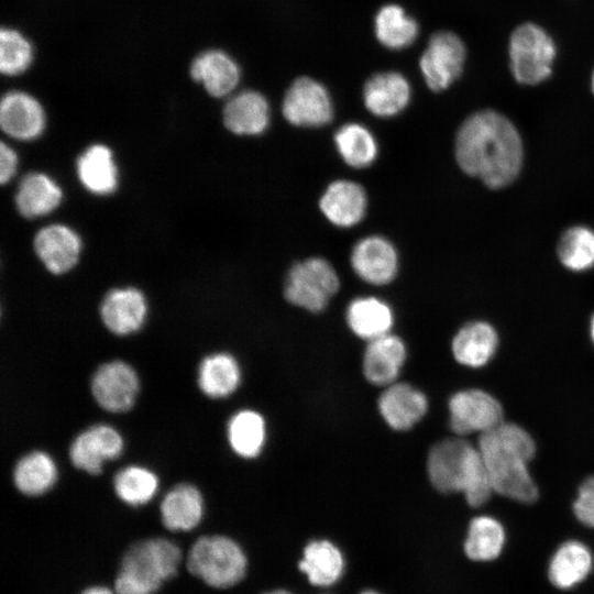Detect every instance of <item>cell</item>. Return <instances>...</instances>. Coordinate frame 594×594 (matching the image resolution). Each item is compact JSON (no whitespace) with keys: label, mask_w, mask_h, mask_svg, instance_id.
I'll list each match as a JSON object with an SVG mask.
<instances>
[{"label":"cell","mask_w":594,"mask_h":594,"mask_svg":"<svg viewBox=\"0 0 594 594\" xmlns=\"http://www.w3.org/2000/svg\"><path fill=\"white\" fill-rule=\"evenodd\" d=\"M455 158L461 169L497 189L510 184L522 163V144L514 124L503 114L482 110L460 127Z\"/></svg>","instance_id":"obj_1"},{"label":"cell","mask_w":594,"mask_h":594,"mask_svg":"<svg viewBox=\"0 0 594 594\" xmlns=\"http://www.w3.org/2000/svg\"><path fill=\"white\" fill-rule=\"evenodd\" d=\"M477 448L494 493L525 504L538 498L537 485L528 470L536 446L524 428L503 421L480 435Z\"/></svg>","instance_id":"obj_2"},{"label":"cell","mask_w":594,"mask_h":594,"mask_svg":"<svg viewBox=\"0 0 594 594\" xmlns=\"http://www.w3.org/2000/svg\"><path fill=\"white\" fill-rule=\"evenodd\" d=\"M427 474L441 493H462L471 507L484 505L493 491L479 448L463 438L435 443L427 457Z\"/></svg>","instance_id":"obj_3"},{"label":"cell","mask_w":594,"mask_h":594,"mask_svg":"<svg viewBox=\"0 0 594 594\" xmlns=\"http://www.w3.org/2000/svg\"><path fill=\"white\" fill-rule=\"evenodd\" d=\"M183 552L163 537L138 540L123 552L113 580L116 594H157L179 572Z\"/></svg>","instance_id":"obj_4"},{"label":"cell","mask_w":594,"mask_h":594,"mask_svg":"<svg viewBox=\"0 0 594 594\" xmlns=\"http://www.w3.org/2000/svg\"><path fill=\"white\" fill-rule=\"evenodd\" d=\"M186 570L206 586L226 590L240 583L248 570V559L241 546L224 535L197 538L186 556Z\"/></svg>","instance_id":"obj_5"},{"label":"cell","mask_w":594,"mask_h":594,"mask_svg":"<svg viewBox=\"0 0 594 594\" xmlns=\"http://www.w3.org/2000/svg\"><path fill=\"white\" fill-rule=\"evenodd\" d=\"M340 279L334 267L324 258L312 256L289 268L284 284L286 300L307 311H322L337 294Z\"/></svg>","instance_id":"obj_6"},{"label":"cell","mask_w":594,"mask_h":594,"mask_svg":"<svg viewBox=\"0 0 594 594\" xmlns=\"http://www.w3.org/2000/svg\"><path fill=\"white\" fill-rule=\"evenodd\" d=\"M508 53L513 76L519 84L537 85L552 73L554 42L535 23H524L514 30Z\"/></svg>","instance_id":"obj_7"},{"label":"cell","mask_w":594,"mask_h":594,"mask_svg":"<svg viewBox=\"0 0 594 594\" xmlns=\"http://www.w3.org/2000/svg\"><path fill=\"white\" fill-rule=\"evenodd\" d=\"M465 55V46L457 34H433L419 61L427 86L437 92L449 88L462 73Z\"/></svg>","instance_id":"obj_8"},{"label":"cell","mask_w":594,"mask_h":594,"mask_svg":"<svg viewBox=\"0 0 594 594\" xmlns=\"http://www.w3.org/2000/svg\"><path fill=\"white\" fill-rule=\"evenodd\" d=\"M283 114L293 125L319 128L332 120L333 105L323 85L312 78L300 77L284 96Z\"/></svg>","instance_id":"obj_9"},{"label":"cell","mask_w":594,"mask_h":594,"mask_svg":"<svg viewBox=\"0 0 594 594\" xmlns=\"http://www.w3.org/2000/svg\"><path fill=\"white\" fill-rule=\"evenodd\" d=\"M91 394L96 403L109 413H125L132 408L140 389L135 370L124 361L101 364L91 377Z\"/></svg>","instance_id":"obj_10"},{"label":"cell","mask_w":594,"mask_h":594,"mask_svg":"<svg viewBox=\"0 0 594 594\" xmlns=\"http://www.w3.org/2000/svg\"><path fill=\"white\" fill-rule=\"evenodd\" d=\"M450 427L458 436L484 433L503 422L499 402L482 389H464L449 400Z\"/></svg>","instance_id":"obj_11"},{"label":"cell","mask_w":594,"mask_h":594,"mask_svg":"<svg viewBox=\"0 0 594 594\" xmlns=\"http://www.w3.org/2000/svg\"><path fill=\"white\" fill-rule=\"evenodd\" d=\"M123 438L112 426L94 425L78 433L69 447L73 465L89 474H99L106 461L114 460L123 451Z\"/></svg>","instance_id":"obj_12"},{"label":"cell","mask_w":594,"mask_h":594,"mask_svg":"<svg viewBox=\"0 0 594 594\" xmlns=\"http://www.w3.org/2000/svg\"><path fill=\"white\" fill-rule=\"evenodd\" d=\"M350 260L355 274L371 285H387L398 272L397 251L389 240L381 235L359 240Z\"/></svg>","instance_id":"obj_13"},{"label":"cell","mask_w":594,"mask_h":594,"mask_svg":"<svg viewBox=\"0 0 594 594\" xmlns=\"http://www.w3.org/2000/svg\"><path fill=\"white\" fill-rule=\"evenodd\" d=\"M377 408L389 428L406 431L427 414L428 399L419 388L397 381L384 387L377 400Z\"/></svg>","instance_id":"obj_14"},{"label":"cell","mask_w":594,"mask_h":594,"mask_svg":"<svg viewBox=\"0 0 594 594\" xmlns=\"http://www.w3.org/2000/svg\"><path fill=\"white\" fill-rule=\"evenodd\" d=\"M46 117L42 105L28 92H7L0 102V125L12 139L31 141L44 131Z\"/></svg>","instance_id":"obj_15"},{"label":"cell","mask_w":594,"mask_h":594,"mask_svg":"<svg viewBox=\"0 0 594 594\" xmlns=\"http://www.w3.org/2000/svg\"><path fill=\"white\" fill-rule=\"evenodd\" d=\"M405 342L396 334L387 333L367 342L362 371L365 380L378 387H386L399 377L406 362Z\"/></svg>","instance_id":"obj_16"},{"label":"cell","mask_w":594,"mask_h":594,"mask_svg":"<svg viewBox=\"0 0 594 594\" xmlns=\"http://www.w3.org/2000/svg\"><path fill=\"white\" fill-rule=\"evenodd\" d=\"M146 315V298L134 287L110 290L100 305V318L105 327L118 336L139 331L145 322Z\"/></svg>","instance_id":"obj_17"},{"label":"cell","mask_w":594,"mask_h":594,"mask_svg":"<svg viewBox=\"0 0 594 594\" xmlns=\"http://www.w3.org/2000/svg\"><path fill=\"white\" fill-rule=\"evenodd\" d=\"M33 245L40 261L53 274L69 272L77 264L81 252L79 235L64 224L42 228Z\"/></svg>","instance_id":"obj_18"},{"label":"cell","mask_w":594,"mask_h":594,"mask_svg":"<svg viewBox=\"0 0 594 594\" xmlns=\"http://www.w3.org/2000/svg\"><path fill=\"white\" fill-rule=\"evenodd\" d=\"M319 208L332 224L351 228L360 223L366 213V193L355 182L338 179L328 185L320 197Z\"/></svg>","instance_id":"obj_19"},{"label":"cell","mask_w":594,"mask_h":594,"mask_svg":"<svg viewBox=\"0 0 594 594\" xmlns=\"http://www.w3.org/2000/svg\"><path fill=\"white\" fill-rule=\"evenodd\" d=\"M189 74L212 97L230 95L238 86L241 70L235 61L220 50H208L191 62Z\"/></svg>","instance_id":"obj_20"},{"label":"cell","mask_w":594,"mask_h":594,"mask_svg":"<svg viewBox=\"0 0 594 594\" xmlns=\"http://www.w3.org/2000/svg\"><path fill=\"white\" fill-rule=\"evenodd\" d=\"M222 117L230 132L237 135H260L270 125V105L267 99L257 91H241L228 100Z\"/></svg>","instance_id":"obj_21"},{"label":"cell","mask_w":594,"mask_h":594,"mask_svg":"<svg viewBox=\"0 0 594 594\" xmlns=\"http://www.w3.org/2000/svg\"><path fill=\"white\" fill-rule=\"evenodd\" d=\"M410 96L408 80L395 72L374 75L363 89L366 109L380 118H389L402 112L409 103Z\"/></svg>","instance_id":"obj_22"},{"label":"cell","mask_w":594,"mask_h":594,"mask_svg":"<svg viewBox=\"0 0 594 594\" xmlns=\"http://www.w3.org/2000/svg\"><path fill=\"white\" fill-rule=\"evenodd\" d=\"M160 513L162 524L166 529L174 532L190 531L204 518V497L195 485L178 484L163 497Z\"/></svg>","instance_id":"obj_23"},{"label":"cell","mask_w":594,"mask_h":594,"mask_svg":"<svg viewBox=\"0 0 594 594\" xmlns=\"http://www.w3.org/2000/svg\"><path fill=\"white\" fill-rule=\"evenodd\" d=\"M345 320L356 337L369 342L391 332L394 314L386 301L363 296L351 300L346 307Z\"/></svg>","instance_id":"obj_24"},{"label":"cell","mask_w":594,"mask_h":594,"mask_svg":"<svg viewBox=\"0 0 594 594\" xmlns=\"http://www.w3.org/2000/svg\"><path fill=\"white\" fill-rule=\"evenodd\" d=\"M498 344L495 329L484 321L463 326L451 344L455 361L469 367H482L494 355Z\"/></svg>","instance_id":"obj_25"},{"label":"cell","mask_w":594,"mask_h":594,"mask_svg":"<svg viewBox=\"0 0 594 594\" xmlns=\"http://www.w3.org/2000/svg\"><path fill=\"white\" fill-rule=\"evenodd\" d=\"M592 568L593 556L587 546L569 540L553 553L548 566V578L557 588L568 590L586 579Z\"/></svg>","instance_id":"obj_26"},{"label":"cell","mask_w":594,"mask_h":594,"mask_svg":"<svg viewBox=\"0 0 594 594\" xmlns=\"http://www.w3.org/2000/svg\"><path fill=\"white\" fill-rule=\"evenodd\" d=\"M344 564L341 550L331 541L320 539L306 544L298 568L312 585L330 586L341 579Z\"/></svg>","instance_id":"obj_27"},{"label":"cell","mask_w":594,"mask_h":594,"mask_svg":"<svg viewBox=\"0 0 594 594\" xmlns=\"http://www.w3.org/2000/svg\"><path fill=\"white\" fill-rule=\"evenodd\" d=\"M77 175L82 186L95 195H109L118 186V168L111 150L94 144L77 160Z\"/></svg>","instance_id":"obj_28"},{"label":"cell","mask_w":594,"mask_h":594,"mask_svg":"<svg viewBox=\"0 0 594 594\" xmlns=\"http://www.w3.org/2000/svg\"><path fill=\"white\" fill-rule=\"evenodd\" d=\"M241 382V367L237 359L227 352L204 358L198 367L199 389L210 398H224L233 394Z\"/></svg>","instance_id":"obj_29"},{"label":"cell","mask_w":594,"mask_h":594,"mask_svg":"<svg viewBox=\"0 0 594 594\" xmlns=\"http://www.w3.org/2000/svg\"><path fill=\"white\" fill-rule=\"evenodd\" d=\"M61 187L44 173L26 175L18 188L15 206L25 218L43 217L54 211L62 202Z\"/></svg>","instance_id":"obj_30"},{"label":"cell","mask_w":594,"mask_h":594,"mask_svg":"<svg viewBox=\"0 0 594 594\" xmlns=\"http://www.w3.org/2000/svg\"><path fill=\"white\" fill-rule=\"evenodd\" d=\"M264 417L253 409L234 413L227 425V438L232 451L243 459H254L266 442Z\"/></svg>","instance_id":"obj_31"},{"label":"cell","mask_w":594,"mask_h":594,"mask_svg":"<svg viewBox=\"0 0 594 594\" xmlns=\"http://www.w3.org/2000/svg\"><path fill=\"white\" fill-rule=\"evenodd\" d=\"M57 465L44 451L23 455L13 469V483L26 496H40L48 492L57 480Z\"/></svg>","instance_id":"obj_32"},{"label":"cell","mask_w":594,"mask_h":594,"mask_svg":"<svg viewBox=\"0 0 594 594\" xmlns=\"http://www.w3.org/2000/svg\"><path fill=\"white\" fill-rule=\"evenodd\" d=\"M505 537L504 527L496 518L476 516L469 525L464 542L465 556L473 561H492L501 554Z\"/></svg>","instance_id":"obj_33"},{"label":"cell","mask_w":594,"mask_h":594,"mask_svg":"<svg viewBox=\"0 0 594 594\" xmlns=\"http://www.w3.org/2000/svg\"><path fill=\"white\" fill-rule=\"evenodd\" d=\"M334 143L341 158L354 168L369 167L378 154L373 133L360 123L350 122L342 125L334 134Z\"/></svg>","instance_id":"obj_34"},{"label":"cell","mask_w":594,"mask_h":594,"mask_svg":"<svg viewBox=\"0 0 594 594\" xmlns=\"http://www.w3.org/2000/svg\"><path fill=\"white\" fill-rule=\"evenodd\" d=\"M375 35L391 50H402L410 45L418 34L416 21L402 7L387 4L375 16Z\"/></svg>","instance_id":"obj_35"},{"label":"cell","mask_w":594,"mask_h":594,"mask_svg":"<svg viewBox=\"0 0 594 594\" xmlns=\"http://www.w3.org/2000/svg\"><path fill=\"white\" fill-rule=\"evenodd\" d=\"M157 488V475L141 465H128L113 477L114 493L129 506L147 504L156 495Z\"/></svg>","instance_id":"obj_36"},{"label":"cell","mask_w":594,"mask_h":594,"mask_svg":"<svg viewBox=\"0 0 594 594\" xmlns=\"http://www.w3.org/2000/svg\"><path fill=\"white\" fill-rule=\"evenodd\" d=\"M561 263L575 272L586 271L594 265V231L586 227L566 230L558 244Z\"/></svg>","instance_id":"obj_37"},{"label":"cell","mask_w":594,"mask_h":594,"mask_svg":"<svg viewBox=\"0 0 594 594\" xmlns=\"http://www.w3.org/2000/svg\"><path fill=\"white\" fill-rule=\"evenodd\" d=\"M34 59L31 42L18 30L3 26L0 32V70L6 76L25 73Z\"/></svg>","instance_id":"obj_38"},{"label":"cell","mask_w":594,"mask_h":594,"mask_svg":"<svg viewBox=\"0 0 594 594\" xmlns=\"http://www.w3.org/2000/svg\"><path fill=\"white\" fill-rule=\"evenodd\" d=\"M573 512L580 522L594 528V475L581 483L573 503Z\"/></svg>","instance_id":"obj_39"},{"label":"cell","mask_w":594,"mask_h":594,"mask_svg":"<svg viewBox=\"0 0 594 594\" xmlns=\"http://www.w3.org/2000/svg\"><path fill=\"white\" fill-rule=\"evenodd\" d=\"M18 155L12 147L1 142L0 145V182L7 184L14 176L18 168Z\"/></svg>","instance_id":"obj_40"},{"label":"cell","mask_w":594,"mask_h":594,"mask_svg":"<svg viewBox=\"0 0 594 594\" xmlns=\"http://www.w3.org/2000/svg\"><path fill=\"white\" fill-rule=\"evenodd\" d=\"M79 594H116V593L113 590H110L106 585L94 584L82 590Z\"/></svg>","instance_id":"obj_41"},{"label":"cell","mask_w":594,"mask_h":594,"mask_svg":"<svg viewBox=\"0 0 594 594\" xmlns=\"http://www.w3.org/2000/svg\"><path fill=\"white\" fill-rule=\"evenodd\" d=\"M264 594H292L285 590H276V591H271V592H267V593H264Z\"/></svg>","instance_id":"obj_42"},{"label":"cell","mask_w":594,"mask_h":594,"mask_svg":"<svg viewBox=\"0 0 594 594\" xmlns=\"http://www.w3.org/2000/svg\"><path fill=\"white\" fill-rule=\"evenodd\" d=\"M591 338H592V341L594 343V315L591 319Z\"/></svg>","instance_id":"obj_43"},{"label":"cell","mask_w":594,"mask_h":594,"mask_svg":"<svg viewBox=\"0 0 594 594\" xmlns=\"http://www.w3.org/2000/svg\"><path fill=\"white\" fill-rule=\"evenodd\" d=\"M361 594H380V593L374 592V591H365V592H363V593H361Z\"/></svg>","instance_id":"obj_44"},{"label":"cell","mask_w":594,"mask_h":594,"mask_svg":"<svg viewBox=\"0 0 594 594\" xmlns=\"http://www.w3.org/2000/svg\"><path fill=\"white\" fill-rule=\"evenodd\" d=\"M591 85H592V90H593V92H594V72H593V74H592V81H591Z\"/></svg>","instance_id":"obj_45"}]
</instances>
